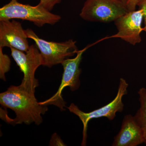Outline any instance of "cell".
Returning <instances> with one entry per match:
<instances>
[{
    "instance_id": "1",
    "label": "cell",
    "mask_w": 146,
    "mask_h": 146,
    "mask_svg": "<svg viewBox=\"0 0 146 146\" xmlns=\"http://www.w3.org/2000/svg\"><path fill=\"white\" fill-rule=\"evenodd\" d=\"M0 104L3 107L15 112V119H11L5 114L2 118L7 122L15 125L23 123L30 125L33 123L39 125L43 121L42 115L48 110L46 105L38 102L35 94L20 85L11 86L5 92L1 93Z\"/></svg>"
},
{
    "instance_id": "2",
    "label": "cell",
    "mask_w": 146,
    "mask_h": 146,
    "mask_svg": "<svg viewBox=\"0 0 146 146\" xmlns=\"http://www.w3.org/2000/svg\"><path fill=\"white\" fill-rule=\"evenodd\" d=\"M13 19L30 21L41 27L46 24L54 25L60 21L61 16L51 13L39 4L33 6L21 3L18 0H11L0 9V21Z\"/></svg>"
},
{
    "instance_id": "3",
    "label": "cell",
    "mask_w": 146,
    "mask_h": 146,
    "mask_svg": "<svg viewBox=\"0 0 146 146\" xmlns=\"http://www.w3.org/2000/svg\"><path fill=\"white\" fill-rule=\"evenodd\" d=\"M25 30L28 38L34 41L40 51L43 66L51 68L54 65L62 64L65 59L78 52L76 42L73 39L62 42H50L40 38L31 29Z\"/></svg>"
},
{
    "instance_id": "4",
    "label": "cell",
    "mask_w": 146,
    "mask_h": 146,
    "mask_svg": "<svg viewBox=\"0 0 146 146\" xmlns=\"http://www.w3.org/2000/svg\"><path fill=\"white\" fill-rule=\"evenodd\" d=\"M129 84L125 80L120 79L117 94L114 99L108 104L91 112H84L74 104H71L67 107L69 111L77 115L82 122L83 125V139L82 146H85L86 143L87 131L88 123L90 120L102 117L107 118L109 120L114 119L117 112H121L123 110L124 104L122 99L127 93Z\"/></svg>"
},
{
    "instance_id": "5",
    "label": "cell",
    "mask_w": 146,
    "mask_h": 146,
    "mask_svg": "<svg viewBox=\"0 0 146 146\" xmlns=\"http://www.w3.org/2000/svg\"><path fill=\"white\" fill-rule=\"evenodd\" d=\"M128 11L126 5L119 0H86L80 16L89 22L110 23Z\"/></svg>"
},
{
    "instance_id": "6",
    "label": "cell",
    "mask_w": 146,
    "mask_h": 146,
    "mask_svg": "<svg viewBox=\"0 0 146 146\" xmlns=\"http://www.w3.org/2000/svg\"><path fill=\"white\" fill-rule=\"evenodd\" d=\"M11 55L23 73L24 77L20 85L30 93H35V88L39 85L38 80L35 78L37 68L43 65L41 53L36 46L32 45L27 52L10 48Z\"/></svg>"
},
{
    "instance_id": "7",
    "label": "cell",
    "mask_w": 146,
    "mask_h": 146,
    "mask_svg": "<svg viewBox=\"0 0 146 146\" xmlns=\"http://www.w3.org/2000/svg\"><path fill=\"white\" fill-rule=\"evenodd\" d=\"M88 47L78 50L75 57L73 58H67L62 63L63 73L62 80L60 86L56 93L49 99L40 103L41 104L48 105H54L62 110H64L66 103L62 96V91L65 87H70L71 91L77 90L80 86V76L81 69L79 68L84 52Z\"/></svg>"
},
{
    "instance_id": "8",
    "label": "cell",
    "mask_w": 146,
    "mask_h": 146,
    "mask_svg": "<svg viewBox=\"0 0 146 146\" xmlns=\"http://www.w3.org/2000/svg\"><path fill=\"white\" fill-rule=\"evenodd\" d=\"M143 20L142 9L128 11L114 21L117 33L108 38H119L133 46L139 44L142 41L141 33L143 31Z\"/></svg>"
},
{
    "instance_id": "9",
    "label": "cell",
    "mask_w": 146,
    "mask_h": 146,
    "mask_svg": "<svg viewBox=\"0 0 146 146\" xmlns=\"http://www.w3.org/2000/svg\"><path fill=\"white\" fill-rule=\"evenodd\" d=\"M28 38L20 22L14 20L0 21V48L12 47L27 52L30 46Z\"/></svg>"
},
{
    "instance_id": "10",
    "label": "cell",
    "mask_w": 146,
    "mask_h": 146,
    "mask_svg": "<svg viewBox=\"0 0 146 146\" xmlns=\"http://www.w3.org/2000/svg\"><path fill=\"white\" fill-rule=\"evenodd\" d=\"M144 143L143 131L134 116L125 115L112 146H136Z\"/></svg>"
},
{
    "instance_id": "11",
    "label": "cell",
    "mask_w": 146,
    "mask_h": 146,
    "mask_svg": "<svg viewBox=\"0 0 146 146\" xmlns=\"http://www.w3.org/2000/svg\"><path fill=\"white\" fill-rule=\"evenodd\" d=\"M140 107L134 115L135 119L141 127L146 145V89L142 87L138 91Z\"/></svg>"
},
{
    "instance_id": "12",
    "label": "cell",
    "mask_w": 146,
    "mask_h": 146,
    "mask_svg": "<svg viewBox=\"0 0 146 146\" xmlns=\"http://www.w3.org/2000/svg\"><path fill=\"white\" fill-rule=\"evenodd\" d=\"M3 48H0V74L1 78L5 80V74L10 69V59L9 57L3 53Z\"/></svg>"
},
{
    "instance_id": "13",
    "label": "cell",
    "mask_w": 146,
    "mask_h": 146,
    "mask_svg": "<svg viewBox=\"0 0 146 146\" xmlns=\"http://www.w3.org/2000/svg\"><path fill=\"white\" fill-rule=\"evenodd\" d=\"M39 4L47 10L51 11L55 6L59 3L61 0H39Z\"/></svg>"
},
{
    "instance_id": "14",
    "label": "cell",
    "mask_w": 146,
    "mask_h": 146,
    "mask_svg": "<svg viewBox=\"0 0 146 146\" xmlns=\"http://www.w3.org/2000/svg\"><path fill=\"white\" fill-rule=\"evenodd\" d=\"M137 6L139 7V9H142L143 13V31L146 33V0H139Z\"/></svg>"
},
{
    "instance_id": "15",
    "label": "cell",
    "mask_w": 146,
    "mask_h": 146,
    "mask_svg": "<svg viewBox=\"0 0 146 146\" xmlns=\"http://www.w3.org/2000/svg\"><path fill=\"white\" fill-rule=\"evenodd\" d=\"M50 145L51 146H65L63 141L60 139L56 133L53 134L50 141Z\"/></svg>"
},
{
    "instance_id": "16",
    "label": "cell",
    "mask_w": 146,
    "mask_h": 146,
    "mask_svg": "<svg viewBox=\"0 0 146 146\" xmlns=\"http://www.w3.org/2000/svg\"><path fill=\"white\" fill-rule=\"evenodd\" d=\"M138 1L139 0H129L126 4L129 11L136 10Z\"/></svg>"
},
{
    "instance_id": "17",
    "label": "cell",
    "mask_w": 146,
    "mask_h": 146,
    "mask_svg": "<svg viewBox=\"0 0 146 146\" xmlns=\"http://www.w3.org/2000/svg\"><path fill=\"white\" fill-rule=\"evenodd\" d=\"M119 1L123 3L125 5H126L127 3V2L129 0H119Z\"/></svg>"
}]
</instances>
